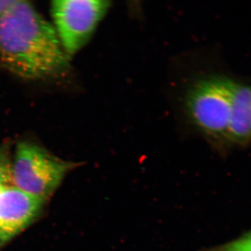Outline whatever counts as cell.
<instances>
[{
  "mask_svg": "<svg viewBox=\"0 0 251 251\" xmlns=\"http://www.w3.org/2000/svg\"><path fill=\"white\" fill-rule=\"evenodd\" d=\"M67 57L52 24L32 4L15 0L0 16V66L18 77L60 78L69 69Z\"/></svg>",
  "mask_w": 251,
  "mask_h": 251,
  "instance_id": "6da1fadb",
  "label": "cell"
},
{
  "mask_svg": "<svg viewBox=\"0 0 251 251\" xmlns=\"http://www.w3.org/2000/svg\"><path fill=\"white\" fill-rule=\"evenodd\" d=\"M219 251H251V233L229 243Z\"/></svg>",
  "mask_w": 251,
  "mask_h": 251,
  "instance_id": "ba28073f",
  "label": "cell"
},
{
  "mask_svg": "<svg viewBox=\"0 0 251 251\" xmlns=\"http://www.w3.org/2000/svg\"><path fill=\"white\" fill-rule=\"evenodd\" d=\"M111 6L105 0H56L51 2L53 27L69 59L90 40Z\"/></svg>",
  "mask_w": 251,
  "mask_h": 251,
  "instance_id": "277c9868",
  "label": "cell"
},
{
  "mask_svg": "<svg viewBox=\"0 0 251 251\" xmlns=\"http://www.w3.org/2000/svg\"><path fill=\"white\" fill-rule=\"evenodd\" d=\"M44 201L16 187L0 193V247L25 229L37 217Z\"/></svg>",
  "mask_w": 251,
  "mask_h": 251,
  "instance_id": "5b68a950",
  "label": "cell"
},
{
  "mask_svg": "<svg viewBox=\"0 0 251 251\" xmlns=\"http://www.w3.org/2000/svg\"><path fill=\"white\" fill-rule=\"evenodd\" d=\"M77 165L61 159L42 147L23 141L16 147L11 180L14 187L45 202Z\"/></svg>",
  "mask_w": 251,
  "mask_h": 251,
  "instance_id": "3957f363",
  "label": "cell"
},
{
  "mask_svg": "<svg viewBox=\"0 0 251 251\" xmlns=\"http://www.w3.org/2000/svg\"><path fill=\"white\" fill-rule=\"evenodd\" d=\"M237 83L225 75H209L196 81L186 94V109L190 120L211 139L227 142Z\"/></svg>",
  "mask_w": 251,
  "mask_h": 251,
  "instance_id": "7a4b0ae2",
  "label": "cell"
},
{
  "mask_svg": "<svg viewBox=\"0 0 251 251\" xmlns=\"http://www.w3.org/2000/svg\"><path fill=\"white\" fill-rule=\"evenodd\" d=\"M14 1L15 0H0V16L4 14L14 4Z\"/></svg>",
  "mask_w": 251,
  "mask_h": 251,
  "instance_id": "9c48e42d",
  "label": "cell"
},
{
  "mask_svg": "<svg viewBox=\"0 0 251 251\" xmlns=\"http://www.w3.org/2000/svg\"><path fill=\"white\" fill-rule=\"evenodd\" d=\"M227 140L247 145L251 143V85L238 82L234 90Z\"/></svg>",
  "mask_w": 251,
  "mask_h": 251,
  "instance_id": "8992f818",
  "label": "cell"
},
{
  "mask_svg": "<svg viewBox=\"0 0 251 251\" xmlns=\"http://www.w3.org/2000/svg\"><path fill=\"white\" fill-rule=\"evenodd\" d=\"M5 188H6V187H4V186H0V193H1V191H2L3 190H4Z\"/></svg>",
  "mask_w": 251,
  "mask_h": 251,
  "instance_id": "30bf717a",
  "label": "cell"
},
{
  "mask_svg": "<svg viewBox=\"0 0 251 251\" xmlns=\"http://www.w3.org/2000/svg\"><path fill=\"white\" fill-rule=\"evenodd\" d=\"M12 164L9 145H0V186L8 187L7 184L12 183Z\"/></svg>",
  "mask_w": 251,
  "mask_h": 251,
  "instance_id": "52a82bcc",
  "label": "cell"
}]
</instances>
